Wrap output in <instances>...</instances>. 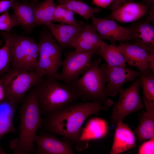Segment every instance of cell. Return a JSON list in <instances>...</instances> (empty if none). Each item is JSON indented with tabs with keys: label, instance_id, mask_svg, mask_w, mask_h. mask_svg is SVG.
I'll use <instances>...</instances> for the list:
<instances>
[{
	"label": "cell",
	"instance_id": "cb8c5ba5",
	"mask_svg": "<svg viewBox=\"0 0 154 154\" xmlns=\"http://www.w3.org/2000/svg\"><path fill=\"white\" fill-rule=\"evenodd\" d=\"M139 123L134 133L139 142L154 137V116L142 110L139 115Z\"/></svg>",
	"mask_w": 154,
	"mask_h": 154
},
{
	"label": "cell",
	"instance_id": "484cf974",
	"mask_svg": "<svg viewBox=\"0 0 154 154\" xmlns=\"http://www.w3.org/2000/svg\"><path fill=\"white\" fill-rule=\"evenodd\" d=\"M54 0H44L36 4L35 7V21L37 26L45 25L52 22L56 6Z\"/></svg>",
	"mask_w": 154,
	"mask_h": 154
},
{
	"label": "cell",
	"instance_id": "1f68e13d",
	"mask_svg": "<svg viewBox=\"0 0 154 154\" xmlns=\"http://www.w3.org/2000/svg\"><path fill=\"white\" fill-rule=\"evenodd\" d=\"M113 0H92V3L98 7L106 8L112 3Z\"/></svg>",
	"mask_w": 154,
	"mask_h": 154
},
{
	"label": "cell",
	"instance_id": "7402d4cb",
	"mask_svg": "<svg viewBox=\"0 0 154 154\" xmlns=\"http://www.w3.org/2000/svg\"><path fill=\"white\" fill-rule=\"evenodd\" d=\"M97 52L110 66L126 67L125 57L115 43L107 44L104 41L97 50Z\"/></svg>",
	"mask_w": 154,
	"mask_h": 154
},
{
	"label": "cell",
	"instance_id": "d6a6232c",
	"mask_svg": "<svg viewBox=\"0 0 154 154\" xmlns=\"http://www.w3.org/2000/svg\"><path fill=\"white\" fill-rule=\"evenodd\" d=\"M126 0H113L111 4L108 6V8L112 11L125 2Z\"/></svg>",
	"mask_w": 154,
	"mask_h": 154
},
{
	"label": "cell",
	"instance_id": "9a60e30c",
	"mask_svg": "<svg viewBox=\"0 0 154 154\" xmlns=\"http://www.w3.org/2000/svg\"><path fill=\"white\" fill-rule=\"evenodd\" d=\"M149 8L143 2H125L112 11L109 18L121 23L133 22L146 14Z\"/></svg>",
	"mask_w": 154,
	"mask_h": 154
},
{
	"label": "cell",
	"instance_id": "6da1fadb",
	"mask_svg": "<svg viewBox=\"0 0 154 154\" xmlns=\"http://www.w3.org/2000/svg\"><path fill=\"white\" fill-rule=\"evenodd\" d=\"M102 110H106L101 101L72 103L46 115L42 126L49 133L64 137L74 144L77 151H82L88 142L82 139V126L89 116L97 115Z\"/></svg>",
	"mask_w": 154,
	"mask_h": 154
},
{
	"label": "cell",
	"instance_id": "7a4b0ae2",
	"mask_svg": "<svg viewBox=\"0 0 154 154\" xmlns=\"http://www.w3.org/2000/svg\"><path fill=\"white\" fill-rule=\"evenodd\" d=\"M22 102L19 135L10 142L9 147L14 154L35 153L34 139L44 118L41 117L34 86L27 93Z\"/></svg>",
	"mask_w": 154,
	"mask_h": 154
},
{
	"label": "cell",
	"instance_id": "836d02e7",
	"mask_svg": "<svg viewBox=\"0 0 154 154\" xmlns=\"http://www.w3.org/2000/svg\"><path fill=\"white\" fill-rule=\"evenodd\" d=\"M6 96L5 89L0 82V102H1L5 98Z\"/></svg>",
	"mask_w": 154,
	"mask_h": 154
},
{
	"label": "cell",
	"instance_id": "ba28073f",
	"mask_svg": "<svg viewBox=\"0 0 154 154\" xmlns=\"http://www.w3.org/2000/svg\"><path fill=\"white\" fill-rule=\"evenodd\" d=\"M139 78H137L127 88L119 91L118 101L114 104L111 115V124L116 126L128 115L141 110L143 104L141 97Z\"/></svg>",
	"mask_w": 154,
	"mask_h": 154
},
{
	"label": "cell",
	"instance_id": "d6986e66",
	"mask_svg": "<svg viewBox=\"0 0 154 154\" xmlns=\"http://www.w3.org/2000/svg\"><path fill=\"white\" fill-rule=\"evenodd\" d=\"M103 41L94 26L87 23L78 34L71 47L80 51L96 52Z\"/></svg>",
	"mask_w": 154,
	"mask_h": 154
},
{
	"label": "cell",
	"instance_id": "4dcf8cb0",
	"mask_svg": "<svg viewBox=\"0 0 154 154\" xmlns=\"http://www.w3.org/2000/svg\"><path fill=\"white\" fill-rule=\"evenodd\" d=\"M15 0H0V13L9 10Z\"/></svg>",
	"mask_w": 154,
	"mask_h": 154
},
{
	"label": "cell",
	"instance_id": "9c48e42d",
	"mask_svg": "<svg viewBox=\"0 0 154 154\" xmlns=\"http://www.w3.org/2000/svg\"><path fill=\"white\" fill-rule=\"evenodd\" d=\"M95 51H82L74 50L64 54L62 71L56 79L70 84L79 78L91 66Z\"/></svg>",
	"mask_w": 154,
	"mask_h": 154
},
{
	"label": "cell",
	"instance_id": "30bf717a",
	"mask_svg": "<svg viewBox=\"0 0 154 154\" xmlns=\"http://www.w3.org/2000/svg\"><path fill=\"white\" fill-rule=\"evenodd\" d=\"M100 66L107 79L106 92L108 96H116L125 83L133 81L141 73L126 66H110L106 64Z\"/></svg>",
	"mask_w": 154,
	"mask_h": 154
},
{
	"label": "cell",
	"instance_id": "7c38bea8",
	"mask_svg": "<svg viewBox=\"0 0 154 154\" xmlns=\"http://www.w3.org/2000/svg\"><path fill=\"white\" fill-rule=\"evenodd\" d=\"M34 143L37 148L35 153L38 154H73V143L66 139L61 140L50 133L41 132L37 134Z\"/></svg>",
	"mask_w": 154,
	"mask_h": 154
},
{
	"label": "cell",
	"instance_id": "2e32d148",
	"mask_svg": "<svg viewBox=\"0 0 154 154\" xmlns=\"http://www.w3.org/2000/svg\"><path fill=\"white\" fill-rule=\"evenodd\" d=\"M85 25L81 21H78L76 25L54 24L51 22L46 25L61 49L71 47L78 34Z\"/></svg>",
	"mask_w": 154,
	"mask_h": 154
},
{
	"label": "cell",
	"instance_id": "d4e9b609",
	"mask_svg": "<svg viewBox=\"0 0 154 154\" xmlns=\"http://www.w3.org/2000/svg\"><path fill=\"white\" fill-rule=\"evenodd\" d=\"M59 5L88 20L94 14L100 12L102 9L98 7H92L80 0H58Z\"/></svg>",
	"mask_w": 154,
	"mask_h": 154
},
{
	"label": "cell",
	"instance_id": "f546056e",
	"mask_svg": "<svg viewBox=\"0 0 154 154\" xmlns=\"http://www.w3.org/2000/svg\"><path fill=\"white\" fill-rule=\"evenodd\" d=\"M138 153L139 154H153L154 137L143 142L139 147Z\"/></svg>",
	"mask_w": 154,
	"mask_h": 154
},
{
	"label": "cell",
	"instance_id": "83f0119b",
	"mask_svg": "<svg viewBox=\"0 0 154 154\" xmlns=\"http://www.w3.org/2000/svg\"><path fill=\"white\" fill-rule=\"evenodd\" d=\"M11 62L8 42L6 40L5 44L0 48V74H5L10 69Z\"/></svg>",
	"mask_w": 154,
	"mask_h": 154
},
{
	"label": "cell",
	"instance_id": "52a82bcc",
	"mask_svg": "<svg viewBox=\"0 0 154 154\" xmlns=\"http://www.w3.org/2000/svg\"><path fill=\"white\" fill-rule=\"evenodd\" d=\"M38 43L39 55L37 71L42 76L56 78L62 66V49L51 33H44Z\"/></svg>",
	"mask_w": 154,
	"mask_h": 154
},
{
	"label": "cell",
	"instance_id": "f1b7e54d",
	"mask_svg": "<svg viewBox=\"0 0 154 154\" xmlns=\"http://www.w3.org/2000/svg\"><path fill=\"white\" fill-rule=\"evenodd\" d=\"M17 25L14 19L9 13V10L0 16V30L9 32Z\"/></svg>",
	"mask_w": 154,
	"mask_h": 154
},
{
	"label": "cell",
	"instance_id": "8fae6325",
	"mask_svg": "<svg viewBox=\"0 0 154 154\" xmlns=\"http://www.w3.org/2000/svg\"><path fill=\"white\" fill-rule=\"evenodd\" d=\"M91 18L92 25L102 39L112 42H127L132 40L131 32L127 26L123 27L109 18H101L93 16Z\"/></svg>",
	"mask_w": 154,
	"mask_h": 154
},
{
	"label": "cell",
	"instance_id": "e0dca14e",
	"mask_svg": "<svg viewBox=\"0 0 154 154\" xmlns=\"http://www.w3.org/2000/svg\"><path fill=\"white\" fill-rule=\"evenodd\" d=\"M35 4L22 3L15 0L11 6L13 11L11 16L17 26H20L28 33H30L37 26L35 14Z\"/></svg>",
	"mask_w": 154,
	"mask_h": 154
},
{
	"label": "cell",
	"instance_id": "3957f363",
	"mask_svg": "<svg viewBox=\"0 0 154 154\" xmlns=\"http://www.w3.org/2000/svg\"><path fill=\"white\" fill-rule=\"evenodd\" d=\"M49 76H43L34 86L39 107L45 115L72 104L80 98L70 84Z\"/></svg>",
	"mask_w": 154,
	"mask_h": 154
},
{
	"label": "cell",
	"instance_id": "5bb4252c",
	"mask_svg": "<svg viewBox=\"0 0 154 154\" xmlns=\"http://www.w3.org/2000/svg\"><path fill=\"white\" fill-rule=\"evenodd\" d=\"M130 30L134 44L154 54V27L147 17L127 26Z\"/></svg>",
	"mask_w": 154,
	"mask_h": 154
},
{
	"label": "cell",
	"instance_id": "d590c367",
	"mask_svg": "<svg viewBox=\"0 0 154 154\" xmlns=\"http://www.w3.org/2000/svg\"><path fill=\"white\" fill-rule=\"evenodd\" d=\"M33 1H34L35 3H37L38 0H31Z\"/></svg>",
	"mask_w": 154,
	"mask_h": 154
},
{
	"label": "cell",
	"instance_id": "4fadbf2b",
	"mask_svg": "<svg viewBox=\"0 0 154 154\" xmlns=\"http://www.w3.org/2000/svg\"><path fill=\"white\" fill-rule=\"evenodd\" d=\"M118 46L129 65L136 67L142 74L152 73L148 62L154 54L150 53L134 44L120 42Z\"/></svg>",
	"mask_w": 154,
	"mask_h": 154
},
{
	"label": "cell",
	"instance_id": "277c9868",
	"mask_svg": "<svg viewBox=\"0 0 154 154\" xmlns=\"http://www.w3.org/2000/svg\"><path fill=\"white\" fill-rule=\"evenodd\" d=\"M101 58L95 59L86 71L70 84L80 98L90 101L102 102L107 110L114 104L106 94V76L100 66Z\"/></svg>",
	"mask_w": 154,
	"mask_h": 154
},
{
	"label": "cell",
	"instance_id": "ac0fdd59",
	"mask_svg": "<svg viewBox=\"0 0 154 154\" xmlns=\"http://www.w3.org/2000/svg\"><path fill=\"white\" fill-rule=\"evenodd\" d=\"M114 135L111 154H118L134 148L136 138L134 132L126 124L119 122Z\"/></svg>",
	"mask_w": 154,
	"mask_h": 154
},
{
	"label": "cell",
	"instance_id": "e575fe53",
	"mask_svg": "<svg viewBox=\"0 0 154 154\" xmlns=\"http://www.w3.org/2000/svg\"><path fill=\"white\" fill-rule=\"evenodd\" d=\"M3 43V42L2 40H0V46H1Z\"/></svg>",
	"mask_w": 154,
	"mask_h": 154
},
{
	"label": "cell",
	"instance_id": "44dd1931",
	"mask_svg": "<svg viewBox=\"0 0 154 154\" xmlns=\"http://www.w3.org/2000/svg\"><path fill=\"white\" fill-rule=\"evenodd\" d=\"M108 130V125L106 120L98 117L93 118L83 128L82 139L88 142L90 140L100 139L107 135Z\"/></svg>",
	"mask_w": 154,
	"mask_h": 154
},
{
	"label": "cell",
	"instance_id": "603a6c76",
	"mask_svg": "<svg viewBox=\"0 0 154 154\" xmlns=\"http://www.w3.org/2000/svg\"><path fill=\"white\" fill-rule=\"evenodd\" d=\"M139 77L140 86L143 92V102L145 111L149 115L154 116V74L141 73Z\"/></svg>",
	"mask_w": 154,
	"mask_h": 154
},
{
	"label": "cell",
	"instance_id": "5b68a950",
	"mask_svg": "<svg viewBox=\"0 0 154 154\" xmlns=\"http://www.w3.org/2000/svg\"><path fill=\"white\" fill-rule=\"evenodd\" d=\"M3 33L8 42L12 67L27 71H37L38 43L29 37L9 32Z\"/></svg>",
	"mask_w": 154,
	"mask_h": 154
},
{
	"label": "cell",
	"instance_id": "8992f818",
	"mask_svg": "<svg viewBox=\"0 0 154 154\" xmlns=\"http://www.w3.org/2000/svg\"><path fill=\"white\" fill-rule=\"evenodd\" d=\"M43 76L36 70L27 71L12 67L0 79L5 91V98L17 104Z\"/></svg>",
	"mask_w": 154,
	"mask_h": 154
},
{
	"label": "cell",
	"instance_id": "ffe728a7",
	"mask_svg": "<svg viewBox=\"0 0 154 154\" xmlns=\"http://www.w3.org/2000/svg\"><path fill=\"white\" fill-rule=\"evenodd\" d=\"M17 105L5 98L0 102V141L6 134L16 132L13 124V119ZM0 154H6L0 145Z\"/></svg>",
	"mask_w": 154,
	"mask_h": 154
},
{
	"label": "cell",
	"instance_id": "4316f807",
	"mask_svg": "<svg viewBox=\"0 0 154 154\" xmlns=\"http://www.w3.org/2000/svg\"><path fill=\"white\" fill-rule=\"evenodd\" d=\"M74 13L63 6L59 5L56 6L53 16L52 22H57L61 24L76 25V21L74 17Z\"/></svg>",
	"mask_w": 154,
	"mask_h": 154
}]
</instances>
